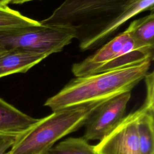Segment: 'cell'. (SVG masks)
<instances>
[{"instance_id":"cell-3","label":"cell","mask_w":154,"mask_h":154,"mask_svg":"<svg viewBox=\"0 0 154 154\" xmlns=\"http://www.w3.org/2000/svg\"><path fill=\"white\" fill-rule=\"evenodd\" d=\"M104 103H90L52 111L51 114L38 119L17 139L7 154L46 153L58 140L84 126L90 116Z\"/></svg>"},{"instance_id":"cell-12","label":"cell","mask_w":154,"mask_h":154,"mask_svg":"<svg viewBox=\"0 0 154 154\" xmlns=\"http://www.w3.org/2000/svg\"><path fill=\"white\" fill-rule=\"evenodd\" d=\"M48 154H97L83 137H69L51 147Z\"/></svg>"},{"instance_id":"cell-5","label":"cell","mask_w":154,"mask_h":154,"mask_svg":"<svg viewBox=\"0 0 154 154\" xmlns=\"http://www.w3.org/2000/svg\"><path fill=\"white\" fill-rule=\"evenodd\" d=\"M73 38L67 28L40 23L1 33L0 46L5 49H19L49 56L63 51Z\"/></svg>"},{"instance_id":"cell-15","label":"cell","mask_w":154,"mask_h":154,"mask_svg":"<svg viewBox=\"0 0 154 154\" xmlns=\"http://www.w3.org/2000/svg\"><path fill=\"white\" fill-rule=\"evenodd\" d=\"M18 138L12 136H0V154H6Z\"/></svg>"},{"instance_id":"cell-7","label":"cell","mask_w":154,"mask_h":154,"mask_svg":"<svg viewBox=\"0 0 154 154\" xmlns=\"http://www.w3.org/2000/svg\"><path fill=\"white\" fill-rule=\"evenodd\" d=\"M131 91L119 94L103 103L85 123L83 138L87 141L100 140L123 118L131 99Z\"/></svg>"},{"instance_id":"cell-19","label":"cell","mask_w":154,"mask_h":154,"mask_svg":"<svg viewBox=\"0 0 154 154\" xmlns=\"http://www.w3.org/2000/svg\"><path fill=\"white\" fill-rule=\"evenodd\" d=\"M45 154H48V153H45Z\"/></svg>"},{"instance_id":"cell-17","label":"cell","mask_w":154,"mask_h":154,"mask_svg":"<svg viewBox=\"0 0 154 154\" xmlns=\"http://www.w3.org/2000/svg\"><path fill=\"white\" fill-rule=\"evenodd\" d=\"M31 1H34V0H12L11 3L14 4H22Z\"/></svg>"},{"instance_id":"cell-1","label":"cell","mask_w":154,"mask_h":154,"mask_svg":"<svg viewBox=\"0 0 154 154\" xmlns=\"http://www.w3.org/2000/svg\"><path fill=\"white\" fill-rule=\"evenodd\" d=\"M154 0H64L42 25L69 29L82 51L100 48L128 20L152 11Z\"/></svg>"},{"instance_id":"cell-10","label":"cell","mask_w":154,"mask_h":154,"mask_svg":"<svg viewBox=\"0 0 154 154\" xmlns=\"http://www.w3.org/2000/svg\"><path fill=\"white\" fill-rule=\"evenodd\" d=\"M136 44L140 48L153 52L154 13L153 10L142 17L133 20L127 28Z\"/></svg>"},{"instance_id":"cell-13","label":"cell","mask_w":154,"mask_h":154,"mask_svg":"<svg viewBox=\"0 0 154 154\" xmlns=\"http://www.w3.org/2000/svg\"><path fill=\"white\" fill-rule=\"evenodd\" d=\"M37 21L22 15L18 11L8 7L0 8V34L19 28L37 25Z\"/></svg>"},{"instance_id":"cell-2","label":"cell","mask_w":154,"mask_h":154,"mask_svg":"<svg viewBox=\"0 0 154 154\" xmlns=\"http://www.w3.org/2000/svg\"><path fill=\"white\" fill-rule=\"evenodd\" d=\"M152 60L96 74L75 77L44 105L52 111L94 103H104L131 90L148 72Z\"/></svg>"},{"instance_id":"cell-18","label":"cell","mask_w":154,"mask_h":154,"mask_svg":"<svg viewBox=\"0 0 154 154\" xmlns=\"http://www.w3.org/2000/svg\"><path fill=\"white\" fill-rule=\"evenodd\" d=\"M6 49H5V48H4L2 46H0V53L1 52H4V51H5Z\"/></svg>"},{"instance_id":"cell-6","label":"cell","mask_w":154,"mask_h":154,"mask_svg":"<svg viewBox=\"0 0 154 154\" xmlns=\"http://www.w3.org/2000/svg\"><path fill=\"white\" fill-rule=\"evenodd\" d=\"M141 106L129 113L99 142L94 149L97 154H141L138 122Z\"/></svg>"},{"instance_id":"cell-20","label":"cell","mask_w":154,"mask_h":154,"mask_svg":"<svg viewBox=\"0 0 154 154\" xmlns=\"http://www.w3.org/2000/svg\"><path fill=\"white\" fill-rule=\"evenodd\" d=\"M7 153H6V154H7Z\"/></svg>"},{"instance_id":"cell-8","label":"cell","mask_w":154,"mask_h":154,"mask_svg":"<svg viewBox=\"0 0 154 154\" xmlns=\"http://www.w3.org/2000/svg\"><path fill=\"white\" fill-rule=\"evenodd\" d=\"M48 55L19 49H6L0 53V78L16 73H25Z\"/></svg>"},{"instance_id":"cell-9","label":"cell","mask_w":154,"mask_h":154,"mask_svg":"<svg viewBox=\"0 0 154 154\" xmlns=\"http://www.w3.org/2000/svg\"><path fill=\"white\" fill-rule=\"evenodd\" d=\"M37 120L0 97V136L19 137Z\"/></svg>"},{"instance_id":"cell-4","label":"cell","mask_w":154,"mask_h":154,"mask_svg":"<svg viewBox=\"0 0 154 154\" xmlns=\"http://www.w3.org/2000/svg\"><path fill=\"white\" fill-rule=\"evenodd\" d=\"M153 60V52L139 47L128 29L111 38L94 53L74 63L72 72L75 77L116 70Z\"/></svg>"},{"instance_id":"cell-16","label":"cell","mask_w":154,"mask_h":154,"mask_svg":"<svg viewBox=\"0 0 154 154\" xmlns=\"http://www.w3.org/2000/svg\"><path fill=\"white\" fill-rule=\"evenodd\" d=\"M12 0H0V8L8 7V4L11 2Z\"/></svg>"},{"instance_id":"cell-11","label":"cell","mask_w":154,"mask_h":154,"mask_svg":"<svg viewBox=\"0 0 154 154\" xmlns=\"http://www.w3.org/2000/svg\"><path fill=\"white\" fill-rule=\"evenodd\" d=\"M138 122V132L141 154H154V109L144 104Z\"/></svg>"},{"instance_id":"cell-14","label":"cell","mask_w":154,"mask_h":154,"mask_svg":"<svg viewBox=\"0 0 154 154\" xmlns=\"http://www.w3.org/2000/svg\"><path fill=\"white\" fill-rule=\"evenodd\" d=\"M146 87V96L144 105L149 109H154V74L153 71L147 72L144 78Z\"/></svg>"}]
</instances>
